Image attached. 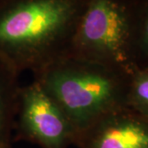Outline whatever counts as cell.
Instances as JSON below:
<instances>
[{"instance_id": "cell-1", "label": "cell", "mask_w": 148, "mask_h": 148, "mask_svg": "<svg viewBox=\"0 0 148 148\" xmlns=\"http://www.w3.org/2000/svg\"><path fill=\"white\" fill-rule=\"evenodd\" d=\"M88 0H0V58L35 74L70 55Z\"/></svg>"}, {"instance_id": "cell-2", "label": "cell", "mask_w": 148, "mask_h": 148, "mask_svg": "<svg viewBox=\"0 0 148 148\" xmlns=\"http://www.w3.org/2000/svg\"><path fill=\"white\" fill-rule=\"evenodd\" d=\"M33 75L78 134L107 113L128 105L132 74L103 64L69 55Z\"/></svg>"}, {"instance_id": "cell-3", "label": "cell", "mask_w": 148, "mask_h": 148, "mask_svg": "<svg viewBox=\"0 0 148 148\" xmlns=\"http://www.w3.org/2000/svg\"><path fill=\"white\" fill-rule=\"evenodd\" d=\"M70 56L133 73L131 3L126 0H88Z\"/></svg>"}, {"instance_id": "cell-4", "label": "cell", "mask_w": 148, "mask_h": 148, "mask_svg": "<svg viewBox=\"0 0 148 148\" xmlns=\"http://www.w3.org/2000/svg\"><path fill=\"white\" fill-rule=\"evenodd\" d=\"M14 128L20 139L41 148H68L78 137L64 110L36 80L21 86Z\"/></svg>"}, {"instance_id": "cell-5", "label": "cell", "mask_w": 148, "mask_h": 148, "mask_svg": "<svg viewBox=\"0 0 148 148\" xmlns=\"http://www.w3.org/2000/svg\"><path fill=\"white\" fill-rule=\"evenodd\" d=\"M78 148H148V118L129 105L99 118L78 134Z\"/></svg>"}, {"instance_id": "cell-6", "label": "cell", "mask_w": 148, "mask_h": 148, "mask_svg": "<svg viewBox=\"0 0 148 148\" xmlns=\"http://www.w3.org/2000/svg\"><path fill=\"white\" fill-rule=\"evenodd\" d=\"M19 73L0 58V148L9 147V138L14 128L21 86Z\"/></svg>"}, {"instance_id": "cell-7", "label": "cell", "mask_w": 148, "mask_h": 148, "mask_svg": "<svg viewBox=\"0 0 148 148\" xmlns=\"http://www.w3.org/2000/svg\"><path fill=\"white\" fill-rule=\"evenodd\" d=\"M132 58L137 69L138 62L148 59V0L133 6L131 3Z\"/></svg>"}, {"instance_id": "cell-8", "label": "cell", "mask_w": 148, "mask_h": 148, "mask_svg": "<svg viewBox=\"0 0 148 148\" xmlns=\"http://www.w3.org/2000/svg\"><path fill=\"white\" fill-rule=\"evenodd\" d=\"M128 105L148 118V69H137L132 74Z\"/></svg>"}, {"instance_id": "cell-9", "label": "cell", "mask_w": 148, "mask_h": 148, "mask_svg": "<svg viewBox=\"0 0 148 148\" xmlns=\"http://www.w3.org/2000/svg\"><path fill=\"white\" fill-rule=\"evenodd\" d=\"M5 148H9V147H5Z\"/></svg>"}]
</instances>
